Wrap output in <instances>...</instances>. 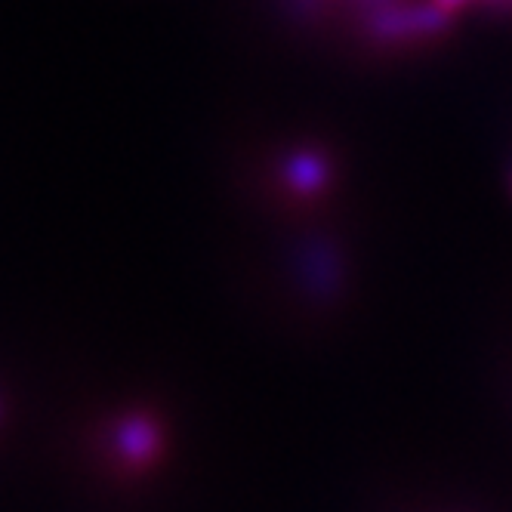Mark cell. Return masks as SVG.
<instances>
[{"label":"cell","instance_id":"cell-1","mask_svg":"<svg viewBox=\"0 0 512 512\" xmlns=\"http://www.w3.org/2000/svg\"><path fill=\"white\" fill-rule=\"evenodd\" d=\"M115 451L130 469L149 466L161 451V429L149 417H127L115 429Z\"/></svg>","mask_w":512,"mask_h":512},{"label":"cell","instance_id":"cell-2","mask_svg":"<svg viewBox=\"0 0 512 512\" xmlns=\"http://www.w3.org/2000/svg\"><path fill=\"white\" fill-rule=\"evenodd\" d=\"M284 182L300 195H312L327 182V161L315 152H294L284 161Z\"/></svg>","mask_w":512,"mask_h":512},{"label":"cell","instance_id":"cell-3","mask_svg":"<svg viewBox=\"0 0 512 512\" xmlns=\"http://www.w3.org/2000/svg\"><path fill=\"white\" fill-rule=\"evenodd\" d=\"M438 7H442L445 13H454L457 7H463V4H469V0H435ZM491 4H500V7H512V0H491Z\"/></svg>","mask_w":512,"mask_h":512}]
</instances>
